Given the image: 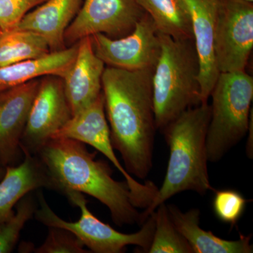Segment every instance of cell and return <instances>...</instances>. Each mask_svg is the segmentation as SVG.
I'll use <instances>...</instances> for the list:
<instances>
[{"instance_id":"obj_1","label":"cell","mask_w":253,"mask_h":253,"mask_svg":"<svg viewBox=\"0 0 253 253\" xmlns=\"http://www.w3.org/2000/svg\"><path fill=\"white\" fill-rule=\"evenodd\" d=\"M154 68L139 71L105 68L102 94L111 142L126 172L144 180L153 167L155 121Z\"/></svg>"},{"instance_id":"obj_2","label":"cell","mask_w":253,"mask_h":253,"mask_svg":"<svg viewBox=\"0 0 253 253\" xmlns=\"http://www.w3.org/2000/svg\"><path fill=\"white\" fill-rule=\"evenodd\" d=\"M36 156L45 167L54 190L64 194L75 191L92 196L109 208L116 225L141 226L142 212L134 206L126 182L115 180L112 169L85 144L76 139H50Z\"/></svg>"},{"instance_id":"obj_3","label":"cell","mask_w":253,"mask_h":253,"mask_svg":"<svg viewBox=\"0 0 253 253\" xmlns=\"http://www.w3.org/2000/svg\"><path fill=\"white\" fill-rule=\"evenodd\" d=\"M211 105L203 103L186 110L162 131L169 157L162 186L142 212L145 220L158 206L184 191L199 195L213 191L208 169L207 135Z\"/></svg>"},{"instance_id":"obj_4","label":"cell","mask_w":253,"mask_h":253,"mask_svg":"<svg viewBox=\"0 0 253 253\" xmlns=\"http://www.w3.org/2000/svg\"><path fill=\"white\" fill-rule=\"evenodd\" d=\"M159 35L161 54L154 67L152 84L156 129L162 132L181 113L202 101L194 40H174Z\"/></svg>"},{"instance_id":"obj_5","label":"cell","mask_w":253,"mask_h":253,"mask_svg":"<svg viewBox=\"0 0 253 253\" xmlns=\"http://www.w3.org/2000/svg\"><path fill=\"white\" fill-rule=\"evenodd\" d=\"M211 96L208 158L210 162L217 163L248 133L253 111V76L246 71L220 73Z\"/></svg>"},{"instance_id":"obj_6","label":"cell","mask_w":253,"mask_h":253,"mask_svg":"<svg viewBox=\"0 0 253 253\" xmlns=\"http://www.w3.org/2000/svg\"><path fill=\"white\" fill-rule=\"evenodd\" d=\"M64 195L73 206L81 210L79 220L67 221L61 219L50 208L42 191L38 193L39 207L34 214L37 220L48 227L53 226L71 231L92 253H121L128 246H136L144 250V252H148L155 231L154 213L144 221L140 230L134 234H124L94 216L88 209L87 201L82 193L68 191Z\"/></svg>"},{"instance_id":"obj_7","label":"cell","mask_w":253,"mask_h":253,"mask_svg":"<svg viewBox=\"0 0 253 253\" xmlns=\"http://www.w3.org/2000/svg\"><path fill=\"white\" fill-rule=\"evenodd\" d=\"M54 138L76 139L92 146L104 154L124 176L130 191L133 204L136 208L145 210L152 203L157 194L158 186L151 181L144 184L136 181L126 172L115 154L102 92L91 104L73 115L52 139Z\"/></svg>"},{"instance_id":"obj_8","label":"cell","mask_w":253,"mask_h":253,"mask_svg":"<svg viewBox=\"0 0 253 253\" xmlns=\"http://www.w3.org/2000/svg\"><path fill=\"white\" fill-rule=\"evenodd\" d=\"M253 48V4L222 0L218 12L214 50L219 73L246 71Z\"/></svg>"},{"instance_id":"obj_9","label":"cell","mask_w":253,"mask_h":253,"mask_svg":"<svg viewBox=\"0 0 253 253\" xmlns=\"http://www.w3.org/2000/svg\"><path fill=\"white\" fill-rule=\"evenodd\" d=\"M145 13L136 0H83L65 33V44L73 45L96 34L123 38L130 34Z\"/></svg>"},{"instance_id":"obj_10","label":"cell","mask_w":253,"mask_h":253,"mask_svg":"<svg viewBox=\"0 0 253 253\" xmlns=\"http://www.w3.org/2000/svg\"><path fill=\"white\" fill-rule=\"evenodd\" d=\"M90 38L96 56L110 67L131 71L154 68L161 54L159 33L147 13L127 36L113 39L96 34Z\"/></svg>"},{"instance_id":"obj_11","label":"cell","mask_w":253,"mask_h":253,"mask_svg":"<svg viewBox=\"0 0 253 253\" xmlns=\"http://www.w3.org/2000/svg\"><path fill=\"white\" fill-rule=\"evenodd\" d=\"M72 117L62 78L46 76L39 87L21 139L23 153L36 155Z\"/></svg>"},{"instance_id":"obj_12","label":"cell","mask_w":253,"mask_h":253,"mask_svg":"<svg viewBox=\"0 0 253 253\" xmlns=\"http://www.w3.org/2000/svg\"><path fill=\"white\" fill-rule=\"evenodd\" d=\"M40 82L34 80L0 92V164L2 167L15 166L21 157V139Z\"/></svg>"},{"instance_id":"obj_13","label":"cell","mask_w":253,"mask_h":253,"mask_svg":"<svg viewBox=\"0 0 253 253\" xmlns=\"http://www.w3.org/2000/svg\"><path fill=\"white\" fill-rule=\"evenodd\" d=\"M190 11L194 42L199 57L201 101L207 103L219 71L214 41L218 12L222 0H185Z\"/></svg>"},{"instance_id":"obj_14","label":"cell","mask_w":253,"mask_h":253,"mask_svg":"<svg viewBox=\"0 0 253 253\" xmlns=\"http://www.w3.org/2000/svg\"><path fill=\"white\" fill-rule=\"evenodd\" d=\"M105 68V63L95 53L90 37L78 42L76 59L62 79L72 116L101 94Z\"/></svg>"},{"instance_id":"obj_15","label":"cell","mask_w":253,"mask_h":253,"mask_svg":"<svg viewBox=\"0 0 253 253\" xmlns=\"http://www.w3.org/2000/svg\"><path fill=\"white\" fill-rule=\"evenodd\" d=\"M24 159L18 166L5 168L0 179V223L14 213L20 199L34 190H54V184L44 165L36 155L23 153Z\"/></svg>"},{"instance_id":"obj_16","label":"cell","mask_w":253,"mask_h":253,"mask_svg":"<svg viewBox=\"0 0 253 253\" xmlns=\"http://www.w3.org/2000/svg\"><path fill=\"white\" fill-rule=\"evenodd\" d=\"M83 0H46L28 13L14 28L38 33L51 51L66 49L64 35L83 4Z\"/></svg>"},{"instance_id":"obj_17","label":"cell","mask_w":253,"mask_h":253,"mask_svg":"<svg viewBox=\"0 0 253 253\" xmlns=\"http://www.w3.org/2000/svg\"><path fill=\"white\" fill-rule=\"evenodd\" d=\"M169 217L181 236L189 243L193 253H252L251 236L241 235L239 240L228 241L204 230L200 226L201 211L193 208L182 212L174 204L167 205Z\"/></svg>"},{"instance_id":"obj_18","label":"cell","mask_w":253,"mask_h":253,"mask_svg":"<svg viewBox=\"0 0 253 253\" xmlns=\"http://www.w3.org/2000/svg\"><path fill=\"white\" fill-rule=\"evenodd\" d=\"M78 49V42L41 57L0 67V92L42 76H57L63 79L74 62Z\"/></svg>"},{"instance_id":"obj_19","label":"cell","mask_w":253,"mask_h":253,"mask_svg":"<svg viewBox=\"0 0 253 253\" xmlns=\"http://www.w3.org/2000/svg\"><path fill=\"white\" fill-rule=\"evenodd\" d=\"M151 16L158 33L174 40H194L185 0H136Z\"/></svg>"},{"instance_id":"obj_20","label":"cell","mask_w":253,"mask_h":253,"mask_svg":"<svg viewBox=\"0 0 253 253\" xmlns=\"http://www.w3.org/2000/svg\"><path fill=\"white\" fill-rule=\"evenodd\" d=\"M50 51L48 43L38 33L13 28L0 37V67L41 57Z\"/></svg>"},{"instance_id":"obj_21","label":"cell","mask_w":253,"mask_h":253,"mask_svg":"<svg viewBox=\"0 0 253 253\" xmlns=\"http://www.w3.org/2000/svg\"><path fill=\"white\" fill-rule=\"evenodd\" d=\"M154 213L155 231L149 253H193L189 243L171 220L168 206L163 203Z\"/></svg>"},{"instance_id":"obj_22","label":"cell","mask_w":253,"mask_h":253,"mask_svg":"<svg viewBox=\"0 0 253 253\" xmlns=\"http://www.w3.org/2000/svg\"><path fill=\"white\" fill-rule=\"evenodd\" d=\"M28 193L16 205V211L0 223V253H11L19 239L26 222L34 217L38 204L34 196Z\"/></svg>"},{"instance_id":"obj_23","label":"cell","mask_w":253,"mask_h":253,"mask_svg":"<svg viewBox=\"0 0 253 253\" xmlns=\"http://www.w3.org/2000/svg\"><path fill=\"white\" fill-rule=\"evenodd\" d=\"M247 202L244 196L236 190H220L214 194L213 211L218 219L234 226L244 214Z\"/></svg>"},{"instance_id":"obj_24","label":"cell","mask_w":253,"mask_h":253,"mask_svg":"<svg viewBox=\"0 0 253 253\" xmlns=\"http://www.w3.org/2000/svg\"><path fill=\"white\" fill-rule=\"evenodd\" d=\"M84 245L72 232L58 227H49L45 241L34 249L36 253H87Z\"/></svg>"},{"instance_id":"obj_25","label":"cell","mask_w":253,"mask_h":253,"mask_svg":"<svg viewBox=\"0 0 253 253\" xmlns=\"http://www.w3.org/2000/svg\"><path fill=\"white\" fill-rule=\"evenodd\" d=\"M46 0H0V29H13L28 13Z\"/></svg>"},{"instance_id":"obj_26","label":"cell","mask_w":253,"mask_h":253,"mask_svg":"<svg viewBox=\"0 0 253 253\" xmlns=\"http://www.w3.org/2000/svg\"><path fill=\"white\" fill-rule=\"evenodd\" d=\"M253 111L251 114V120H250V124L249 130V139H248L247 146H246V154L249 158L252 159L253 156Z\"/></svg>"},{"instance_id":"obj_27","label":"cell","mask_w":253,"mask_h":253,"mask_svg":"<svg viewBox=\"0 0 253 253\" xmlns=\"http://www.w3.org/2000/svg\"><path fill=\"white\" fill-rule=\"evenodd\" d=\"M5 173V168L4 167H0V179L2 178V176H4Z\"/></svg>"},{"instance_id":"obj_28","label":"cell","mask_w":253,"mask_h":253,"mask_svg":"<svg viewBox=\"0 0 253 253\" xmlns=\"http://www.w3.org/2000/svg\"><path fill=\"white\" fill-rule=\"evenodd\" d=\"M244 1H248V2L253 3V0H244Z\"/></svg>"},{"instance_id":"obj_29","label":"cell","mask_w":253,"mask_h":253,"mask_svg":"<svg viewBox=\"0 0 253 253\" xmlns=\"http://www.w3.org/2000/svg\"><path fill=\"white\" fill-rule=\"evenodd\" d=\"M3 33H4V31H1V29H0V37H1V35H2V34H3Z\"/></svg>"},{"instance_id":"obj_30","label":"cell","mask_w":253,"mask_h":253,"mask_svg":"<svg viewBox=\"0 0 253 253\" xmlns=\"http://www.w3.org/2000/svg\"><path fill=\"white\" fill-rule=\"evenodd\" d=\"M0 167H2V166H1V164H0Z\"/></svg>"}]
</instances>
